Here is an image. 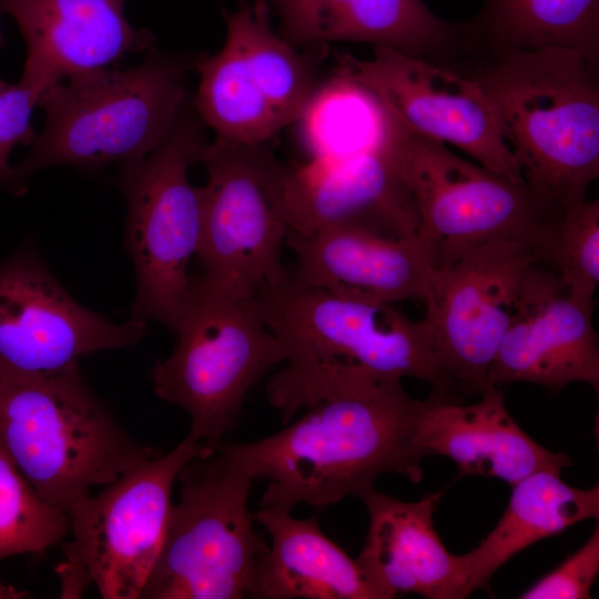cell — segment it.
<instances>
[{"label":"cell","instance_id":"19","mask_svg":"<svg viewBox=\"0 0 599 599\" xmlns=\"http://www.w3.org/2000/svg\"><path fill=\"white\" fill-rule=\"evenodd\" d=\"M285 212L290 232L301 235L342 226L417 235L412 200L389 154L291 165Z\"/></svg>","mask_w":599,"mask_h":599},{"label":"cell","instance_id":"25","mask_svg":"<svg viewBox=\"0 0 599 599\" xmlns=\"http://www.w3.org/2000/svg\"><path fill=\"white\" fill-rule=\"evenodd\" d=\"M308 160L388 154L399 121L369 88L334 69L293 123Z\"/></svg>","mask_w":599,"mask_h":599},{"label":"cell","instance_id":"6","mask_svg":"<svg viewBox=\"0 0 599 599\" xmlns=\"http://www.w3.org/2000/svg\"><path fill=\"white\" fill-rule=\"evenodd\" d=\"M176 346L151 369L153 390L190 418L187 437L215 447L235 429L250 390L285 359L254 295L191 276L173 333Z\"/></svg>","mask_w":599,"mask_h":599},{"label":"cell","instance_id":"30","mask_svg":"<svg viewBox=\"0 0 599 599\" xmlns=\"http://www.w3.org/2000/svg\"><path fill=\"white\" fill-rule=\"evenodd\" d=\"M42 94L21 81L7 83L0 79V187L7 186L12 176L9 155L13 148L31 145L37 138L31 116Z\"/></svg>","mask_w":599,"mask_h":599},{"label":"cell","instance_id":"8","mask_svg":"<svg viewBox=\"0 0 599 599\" xmlns=\"http://www.w3.org/2000/svg\"><path fill=\"white\" fill-rule=\"evenodd\" d=\"M190 98L166 138L143 159L120 165L125 197L124 246L134 270L132 316L174 333L190 295V260L202 234V191L189 167L207 143Z\"/></svg>","mask_w":599,"mask_h":599},{"label":"cell","instance_id":"13","mask_svg":"<svg viewBox=\"0 0 599 599\" xmlns=\"http://www.w3.org/2000/svg\"><path fill=\"white\" fill-rule=\"evenodd\" d=\"M541 251L521 240H496L435 270L424 300L427 324L450 393L480 395L509 326L526 272Z\"/></svg>","mask_w":599,"mask_h":599},{"label":"cell","instance_id":"20","mask_svg":"<svg viewBox=\"0 0 599 599\" xmlns=\"http://www.w3.org/2000/svg\"><path fill=\"white\" fill-rule=\"evenodd\" d=\"M286 246L295 256L290 274L295 282L373 303L424 302L435 273L417 235L342 226L307 235L288 232Z\"/></svg>","mask_w":599,"mask_h":599},{"label":"cell","instance_id":"31","mask_svg":"<svg viewBox=\"0 0 599 599\" xmlns=\"http://www.w3.org/2000/svg\"><path fill=\"white\" fill-rule=\"evenodd\" d=\"M28 595V592L19 591L11 586L0 582V599H19Z\"/></svg>","mask_w":599,"mask_h":599},{"label":"cell","instance_id":"10","mask_svg":"<svg viewBox=\"0 0 599 599\" xmlns=\"http://www.w3.org/2000/svg\"><path fill=\"white\" fill-rule=\"evenodd\" d=\"M390 158L435 270L496 240L529 242L544 258L557 220L541 210L525 184L474 164L402 123Z\"/></svg>","mask_w":599,"mask_h":599},{"label":"cell","instance_id":"29","mask_svg":"<svg viewBox=\"0 0 599 599\" xmlns=\"http://www.w3.org/2000/svg\"><path fill=\"white\" fill-rule=\"evenodd\" d=\"M599 573V526L558 567L521 592V599H588Z\"/></svg>","mask_w":599,"mask_h":599},{"label":"cell","instance_id":"4","mask_svg":"<svg viewBox=\"0 0 599 599\" xmlns=\"http://www.w3.org/2000/svg\"><path fill=\"white\" fill-rule=\"evenodd\" d=\"M201 55L153 48L133 68L98 69L51 85L39 102L45 125L13 167L7 190L23 195L29 177L45 167L95 172L146 156L166 138L190 99L187 74Z\"/></svg>","mask_w":599,"mask_h":599},{"label":"cell","instance_id":"27","mask_svg":"<svg viewBox=\"0 0 599 599\" xmlns=\"http://www.w3.org/2000/svg\"><path fill=\"white\" fill-rule=\"evenodd\" d=\"M68 532V512L38 495L0 444V561L19 554H41Z\"/></svg>","mask_w":599,"mask_h":599},{"label":"cell","instance_id":"32","mask_svg":"<svg viewBox=\"0 0 599 599\" xmlns=\"http://www.w3.org/2000/svg\"><path fill=\"white\" fill-rule=\"evenodd\" d=\"M2 45H3V37H2L1 31H0V47H2Z\"/></svg>","mask_w":599,"mask_h":599},{"label":"cell","instance_id":"7","mask_svg":"<svg viewBox=\"0 0 599 599\" xmlns=\"http://www.w3.org/2000/svg\"><path fill=\"white\" fill-rule=\"evenodd\" d=\"M158 559L143 599H242L268 544L247 500L253 478L221 446H205L177 478ZM140 598V599H141Z\"/></svg>","mask_w":599,"mask_h":599},{"label":"cell","instance_id":"26","mask_svg":"<svg viewBox=\"0 0 599 599\" xmlns=\"http://www.w3.org/2000/svg\"><path fill=\"white\" fill-rule=\"evenodd\" d=\"M469 23L484 55L562 47L599 69V0H485Z\"/></svg>","mask_w":599,"mask_h":599},{"label":"cell","instance_id":"3","mask_svg":"<svg viewBox=\"0 0 599 599\" xmlns=\"http://www.w3.org/2000/svg\"><path fill=\"white\" fill-rule=\"evenodd\" d=\"M599 69L549 47L486 55L469 70L486 92L525 185L552 220L599 176Z\"/></svg>","mask_w":599,"mask_h":599},{"label":"cell","instance_id":"11","mask_svg":"<svg viewBox=\"0 0 599 599\" xmlns=\"http://www.w3.org/2000/svg\"><path fill=\"white\" fill-rule=\"evenodd\" d=\"M266 0L225 11L222 49L202 53L193 105L216 138L266 144L293 124L317 84L328 45L297 49L271 23Z\"/></svg>","mask_w":599,"mask_h":599},{"label":"cell","instance_id":"15","mask_svg":"<svg viewBox=\"0 0 599 599\" xmlns=\"http://www.w3.org/2000/svg\"><path fill=\"white\" fill-rule=\"evenodd\" d=\"M146 333L131 316L111 322L74 300L37 251L27 248L0 264V367L26 375L54 374L79 358L130 347Z\"/></svg>","mask_w":599,"mask_h":599},{"label":"cell","instance_id":"12","mask_svg":"<svg viewBox=\"0 0 599 599\" xmlns=\"http://www.w3.org/2000/svg\"><path fill=\"white\" fill-rule=\"evenodd\" d=\"M206 169L202 234L196 252L202 274L241 293L288 277L282 262L290 232L285 187L291 165L266 144L216 138L199 156Z\"/></svg>","mask_w":599,"mask_h":599},{"label":"cell","instance_id":"28","mask_svg":"<svg viewBox=\"0 0 599 599\" xmlns=\"http://www.w3.org/2000/svg\"><path fill=\"white\" fill-rule=\"evenodd\" d=\"M542 262L575 297L595 302L599 283L598 200H585L556 221Z\"/></svg>","mask_w":599,"mask_h":599},{"label":"cell","instance_id":"5","mask_svg":"<svg viewBox=\"0 0 599 599\" xmlns=\"http://www.w3.org/2000/svg\"><path fill=\"white\" fill-rule=\"evenodd\" d=\"M0 444L38 495L65 512L92 487L162 454L129 435L79 365L47 375L0 367Z\"/></svg>","mask_w":599,"mask_h":599},{"label":"cell","instance_id":"2","mask_svg":"<svg viewBox=\"0 0 599 599\" xmlns=\"http://www.w3.org/2000/svg\"><path fill=\"white\" fill-rule=\"evenodd\" d=\"M254 298L285 348L283 368L266 385L284 425L322 399L373 382L409 376L429 383L435 396L453 397L427 324L394 304L339 296L290 274Z\"/></svg>","mask_w":599,"mask_h":599},{"label":"cell","instance_id":"22","mask_svg":"<svg viewBox=\"0 0 599 599\" xmlns=\"http://www.w3.org/2000/svg\"><path fill=\"white\" fill-rule=\"evenodd\" d=\"M474 404L433 396L422 402L416 445L427 455L445 456L459 475L493 477L515 485L540 471L561 470L572 464L565 453H554L532 439L509 415L500 387L490 386Z\"/></svg>","mask_w":599,"mask_h":599},{"label":"cell","instance_id":"24","mask_svg":"<svg viewBox=\"0 0 599 599\" xmlns=\"http://www.w3.org/2000/svg\"><path fill=\"white\" fill-rule=\"evenodd\" d=\"M599 516V488L567 485L559 473L540 470L512 485L508 505L494 529L461 555L466 592L488 589L494 573L510 558L545 538Z\"/></svg>","mask_w":599,"mask_h":599},{"label":"cell","instance_id":"17","mask_svg":"<svg viewBox=\"0 0 599 599\" xmlns=\"http://www.w3.org/2000/svg\"><path fill=\"white\" fill-rule=\"evenodd\" d=\"M277 32L304 49L336 41L365 42L465 70L479 49L469 21H448L423 0H266Z\"/></svg>","mask_w":599,"mask_h":599},{"label":"cell","instance_id":"14","mask_svg":"<svg viewBox=\"0 0 599 599\" xmlns=\"http://www.w3.org/2000/svg\"><path fill=\"white\" fill-rule=\"evenodd\" d=\"M334 69L369 88L408 130L451 144L490 172L525 184L494 108L470 75L387 47L370 59L339 52Z\"/></svg>","mask_w":599,"mask_h":599},{"label":"cell","instance_id":"23","mask_svg":"<svg viewBox=\"0 0 599 599\" xmlns=\"http://www.w3.org/2000/svg\"><path fill=\"white\" fill-rule=\"evenodd\" d=\"M254 518L270 544L255 564L247 598L380 599L356 559L323 532L315 516L297 519L288 510L260 507Z\"/></svg>","mask_w":599,"mask_h":599},{"label":"cell","instance_id":"9","mask_svg":"<svg viewBox=\"0 0 599 599\" xmlns=\"http://www.w3.org/2000/svg\"><path fill=\"white\" fill-rule=\"evenodd\" d=\"M205 445L185 437L84 496L68 510L71 539L54 571L60 598L78 599L94 586L104 599H140L161 550L171 491L187 460Z\"/></svg>","mask_w":599,"mask_h":599},{"label":"cell","instance_id":"18","mask_svg":"<svg viewBox=\"0 0 599 599\" xmlns=\"http://www.w3.org/2000/svg\"><path fill=\"white\" fill-rule=\"evenodd\" d=\"M128 0H0L27 47L21 82L44 93L84 72L153 49L155 37L124 17Z\"/></svg>","mask_w":599,"mask_h":599},{"label":"cell","instance_id":"21","mask_svg":"<svg viewBox=\"0 0 599 599\" xmlns=\"http://www.w3.org/2000/svg\"><path fill=\"white\" fill-rule=\"evenodd\" d=\"M443 494L438 490L404 501L374 489L361 499L369 525L356 561L380 599L403 593L427 599L468 597L461 555L449 552L434 527Z\"/></svg>","mask_w":599,"mask_h":599},{"label":"cell","instance_id":"16","mask_svg":"<svg viewBox=\"0 0 599 599\" xmlns=\"http://www.w3.org/2000/svg\"><path fill=\"white\" fill-rule=\"evenodd\" d=\"M595 302L575 297L542 261L526 272L488 384L531 383L561 390L581 382L599 389Z\"/></svg>","mask_w":599,"mask_h":599},{"label":"cell","instance_id":"1","mask_svg":"<svg viewBox=\"0 0 599 599\" xmlns=\"http://www.w3.org/2000/svg\"><path fill=\"white\" fill-rule=\"evenodd\" d=\"M420 408L400 379L373 382L317 402L273 435L221 446L254 481L266 480L260 507L319 509L351 496L362 499L383 474L419 483Z\"/></svg>","mask_w":599,"mask_h":599}]
</instances>
